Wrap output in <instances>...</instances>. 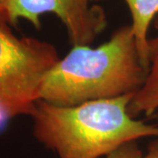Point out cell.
Returning <instances> with one entry per match:
<instances>
[{
    "mask_svg": "<svg viewBox=\"0 0 158 158\" xmlns=\"http://www.w3.org/2000/svg\"><path fill=\"white\" fill-rule=\"evenodd\" d=\"M157 127H158V124H157Z\"/></svg>",
    "mask_w": 158,
    "mask_h": 158,
    "instance_id": "cell-10",
    "label": "cell"
},
{
    "mask_svg": "<svg viewBox=\"0 0 158 158\" xmlns=\"http://www.w3.org/2000/svg\"><path fill=\"white\" fill-rule=\"evenodd\" d=\"M0 14V105L11 117L34 113L42 80L61 59L48 42L18 38Z\"/></svg>",
    "mask_w": 158,
    "mask_h": 158,
    "instance_id": "cell-3",
    "label": "cell"
},
{
    "mask_svg": "<svg viewBox=\"0 0 158 158\" xmlns=\"http://www.w3.org/2000/svg\"><path fill=\"white\" fill-rule=\"evenodd\" d=\"M143 156L144 155L141 151L137 141H131L120 146L103 158H143Z\"/></svg>",
    "mask_w": 158,
    "mask_h": 158,
    "instance_id": "cell-7",
    "label": "cell"
},
{
    "mask_svg": "<svg viewBox=\"0 0 158 158\" xmlns=\"http://www.w3.org/2000/svg\"><path fill=\"white\" fill-rule=\"evenodd\" d=\"M129 8L132 23L141 61L148 70V31L158 15V0H125Z\"/></svg>",
    "mask_w": 158,
    "mask_h": 158,
    "instance_id": "cell-6",
    "label": "cell"
},
{
    "mask_svg": "<svg viewBox=\"0 0 158 158\" xmlns=\"http://www.w3.org/2000/svg\"><path fill=\"white\" fill-rule=\"evenodd\" d=\"M143 158H158V140L152 141L148 147Z\"/></svg>",
    "mask_w": 158,
    "mask_h": 158,
    "instance_id": "cell-8",
    "label": "cell"
},
{
    "mask_svg": "<svg viewBox=\"0 0 158 158\" xmlns=\"http://www.w3.org/2000/svg\"><path fill=\"white\" fill-rule=\"evenodd\" d=\"M156 34L148 40V70L143 85L133 96L128 112L135 118L158 113V15L153 21Z\"/></svg>",
    "mask_w": 158,
    "mask_h": 158,
    "instance_id": "cell-5",
    "label": "cell"
},
{
    "mask_svg": "<svg viewBox=\"0 0 158 158\" xmlns=\"http://www.w3.org/2000/svg\"><path fill=\"white\" fill-rule=\"evenodd\" d=\"M104 0H8L7 21L16 26L23 19L40 28V16L55 14L64 25L72 47L90 46L107 27L105 10L96 3Z\"/></svg>",
    "mask_w": 158,
    "mask_h": 158,
    "instance_id": "cell-4",
    "label": "cell"
},
{
    "mask_svg": "<svg viewBox=\"0 0 158 158\" xmlns=\"http://www.w3.org/2000/svg\"><path fill=\"white\" fill-rule=\"evenodd\" d=\"M8 0H0V14H6V6Z\"/></svg>",
    "mask_w": 158,
    "mask_h": 158,
    "instance_id": "cell-9",
    "label": "cell"
},
{
    "mask_svg": "<svg viewBox=\"0 0 158 158\" xmlns=\"http://www.w3.org/2000/svg\"><path fill=\"white\" fill-rule=\"evenodd\" d=\"M146 75L133 29L127 25L97 48L72 47L46 74L40 100L72 106L135 94Z\"/></svg>",
    "mask_w": 158,
    "mask_h": 158,
    "instance_id": "cell-1",
    "label": "cell"
},
{
    "mask_svg": "<svg viewBox=\"0 0 158 158\" xmlns=\"http://www.w3.org/2000/svg\"><path fill=\"white\" fill-rule=\"evenodd\" d=\"M134 95L72 106L39 100L32 114L34 136L58 158H103L126 143L158 137L157 125L128 112Z\"/></svg>",
    "mask_w": 158,
    "mask_h": 158,
    "instance_id": "cell-2",
    "label": "cell"
}]
</instances>
